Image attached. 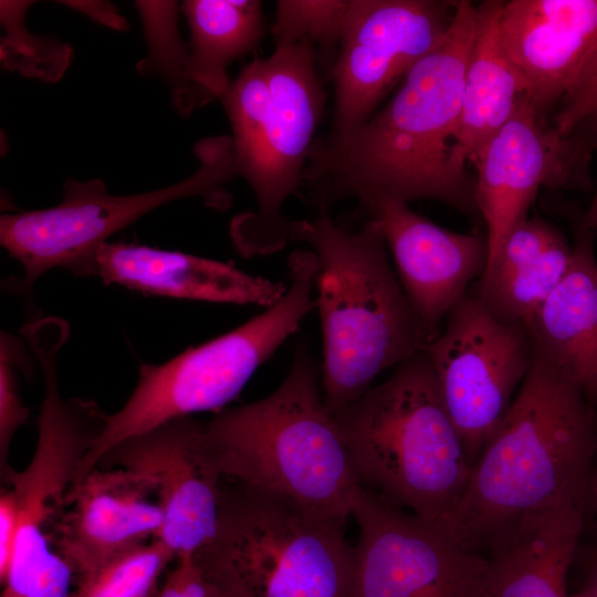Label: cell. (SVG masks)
<instances>
[{"mask_svg": "<svg viewBox=\"0 0 597 597\" xmlns=\"http://www.w3.org/2000/svg\"><path fill=\"white\" fill-rule=\"evenodd\" d=\"M593 153L577 137L545 126L530 100H522L512 117L471 160L476 169L475 196L486 227L489 260L507 232L528 217L541 188H591Z\"/></svg>", "mask_w": 597, "mask_h": 597, "instance_id": "5bb4252c", "label": "cell"}, {"mask_svg": "<svg viewBox=\"0 0 597 597\" xmlns=\"http://www.w3.org/2000/svg\"><path fill=\"white\" fill-rule=\"evenodd\" d=\"M348 6L349 0L277 1L272 28L275 46L310 42L322 60L334 64Z\"/></svg>", "mask_w": 597, "mask_h": 597, "instance_id": "83f0119b", "label": "cell"}, {"mask_svg": "<svg viewBox=\"0 0 597 597\" xmlns=\"http://www.w3.org/2000/svg\"><path fill=\"white\" fill-rule=\"evenodd\" d=\"M500 36L544 119L597 49V0L503 1Z\"/></svg>", "mask_w": 597, "mask_h": 597, "instance_id": "ac0fdd59", "label": "cell"}, {"mask_svg": "<svg viewBox=\"0 0 597 597\" xmlns=\"http://www.w3.org/2000/svg\"><path fill=\"white\" fill-rule=\"evenodd\" d=\"M595 459H596L595 494H596V500H597V443H596Z\"/></svg>", "mask_w": 597, "mask_h": 597, "instance_id": "e575fe53", "label": "cell"}, {"mask_svg": "<svg viewBox=\"0 0 597 597\" xmlns=\"http://www.w3.org/2000/svg\"><path fill=\"white\" fill-rule=\"evenodd\" d=\"M290 240L308 244L317 258L321 388L335 413L365 394L380 373L425 349L426 342L373 218L350 230L321 208L314 219L291 220Z\"/></svg>", "mask_w": 597, "mask_h": 597, "instance_id": "277c9868", "label": "cell"}, {"mask_svg": "<svg viewBox=\"0 0 597 597\" xmlns=\"http://www.w3.org/2000/svg\"><path fill=\"white\" fill-rule=\"evenodd\" d=\"M310 42L276 45L247 65L219 98L232 127L234 170L255 209L237 216L230 235L247 258L273 253L290 241L285 201L303 182L325 93Z\"/></svg>", "mask_w": 597, "mask_h": 597, "instance_id": "8992f818", "label": "cell"}, {"mask_svg": "<svg viewBox=\"0 0 597 597\" xmlns=\"http://www.w3.org/2000/svg\"><path fill=\"white\" fill-rule=\"evenodd\" d=\"M289 268L290 285L273 306L163 364L138 367L134 390L119 410L107 416L106 427L83 460L74 485L121 441L178 417L219 412L239 395L254 371L316 308L313 292L318 262L314 252L294 251Z\"/></svg>", "mask_w": 597, "mask_h": 597, "instance_id": "9c48e42d", "label": "cell"}, {"mask_svg": "<svg viewBox=\"0 0 597 597\" xmlns=\"http://www.w3.org/2000/svg\"><path fill=\"white\" fill-rule=\"evenodd\" d=\"M568 597H597V558L584 586Z\"/></svg>", "mask_w": 597, "mask_h": 597, "instance_id": "d6a6232c", "label": "cell"}, {"mask_svg": "<svg viewBox=\"0 0 597 597\" xmlns=\"http://www.w3.org/2000/svg\"><path fill=\"white\" fill-rule=\"evenodd\" d=\"M205 431L223 478L327 521L345 525L352 515L364 485L324 402L321 367L305 342L273 392L216 412Z\"/></svg>", "mask_w": 597, "mask_h": 597, "instance_id": "3957f363", "label": "cell"}, {"mask_svg": "<svg viewBox=\"0 0 597 597\" xmlns=\"http://www.w3.org/2000/svg\"><path fill=\"white\" fill-rule=\"evenodd\" d=\"M596 443L594 407L533 349L527 375L444 528L464 547L490 554L536 519L585 505Z\"/></svg>", "mask_w": 597, "mask_h": 597, "instance_id": "7a4b0ae2", "label": "cell"}, {"mask_svg": "<svg viewBox=\"0 0 597 597\" xmlns=\"http://www.w3.org/2000/svg\"><path fill=\"white\" fill-rule=\"evenodd\" d=\"M64 3L109 28L121 31L128 29L127 21L112 3L101 1H64Z\"/></svg>", "mask_w": 597, "mask_h": 597, "instance_id": "1f68e13d", "label": "cell"}, {"mask_svg": "<svg viewBox=\"0 0 597 597\" xmlns=\"http://www.w3.org/2000/svg\"><path fill=\"white\" fill-rule=\"evenodd\" d=\"M200 161L188 178L165 188L135 195H111L102 180L65 179L55 207L6 213L0 218V243L22 266V275L6 282L8 291L30 298L36 280L54 268L88 276L93 254L107 238L149 211L188 197H199L224 210L231 196L223 185L235 176L231 136L196 144Z\"/></svg>", "mask_w": 597, "mask_h": 597, "instance_id": "30bf717a", "label": "cell"}, {"mask_svg": "<svg viewBox=\"0 0 597 597\" xmlns=\"http://www.w3.org/2000/svg\"><path fill=\"white\" fill-rule=\"evenodd\" d=\"M425 352L472 469L530 369L527 328L496 318L471 286Z\"/></svg>", "mask_w": 597, "mask_h": 597, "instance_id": "8fae6325", "label": "cell"}, {"mask_svg": "<svg viewBox=\"0 0 597 597\" xmlns=\"http://www.w3.org/2000/svg\"><path fill=\"white\" fill-rule=\"evenodd\" d=\"M572 256L564 234L545 249L503 252L472 289L496 318L525 324L561 283Z\"/></svg>", "mask_w": 597, "mask_h": 597, "instance_id": "cb8c5ba5", "label": "cell"}, {"mask_svg": "<svg viewBox=\"0 0 597 597\" xmlns=\"http://www.w3.org/2000/svg\"><path fill=\"white\" fill-rule=\"evenodd\" d=\"M53 533L75 577L158 538L164 510L155 484L123 468H95L73 486Z\"/></svg>", "mask_w": 597, "mask_h": 597, "instance_id": "e0dca14e", "label": "cell"}, {"mask_svg": "<svg viewBox=\"0 0 597 597\" xmlns=\"http://www.w3.org/2000/svg\"><path fill=\"white\" fill-rule=\"evenodd\" d=\"M458 1L349 0L332 67L329 139L358 130L377 105L448 32Z\"/></svg>", "mask_w": 597, "mask_h": 597, "instance_id": "4fadbf2b", "label": "cell"}, {"mask_svg": "<svg viewBox=\"0 0 597 597\" xmlns=\"http://www.w3.org/2000/svg\"><path fill=\"white\" fill-rule=\"evenodd\" d=\"M476 20V4L459 0L442 41L380 111L348 137L313 142L303 181L321 208L349 197L428 199L480 217L475 179L451 157Z\"/></svg>", "mask_w": 597, "mask_h": 597, "instance_id": "6da1fadb", "label": "cell"}, {"mask_svg": "<svg viewBox=\"0 0 597 597\" xmlns=\"http://www.w3.org/2000/svg\"><path fill=\"white\" fill-rule=\"evenodd\" d=\"M148 43V54L137 64L143 74H161L180 114L195 109L189 82V51L177 27V2L136 1Z\"/></svg>", "mask_w": 597, "mask_h": 597, "instance_id": "484cf974", "label": "cell"}, {"mask_svg": "<svg viewBox=\"0 0 597 597\" xmlns=\"http://www.w3.org/2000/svg\"><path fill=\"white\" fill-rule=\"evenodd\" d=\"M90 275L147 294L180 300L271 307L287 287L229 263L185 252L109 243L93 254Z\"/></svg>", "mask_w": 597, "mask_h": 597, "instance_id": "d6986e66", "label": "cell"}, {"mask_svg": "<svg viewBox=\"0 0 597 597\" xmlns=\"http://www.w3.org/2000/svg\"><path fill=\"white\" fill-rule=\"evenodd\" d=\"M22 335L40 364L44 395L29 464L22 471L9 467L1 473L13 491L19 514L14 554L1 597H71L76 577L56 552L53 533L80 467L104 431L108 413L92 399L61 394L57 357L70 335L66 322L44 317L27 325Z\"/></svg>", "mask_w": 597, "mask_h": 597, "instance_id": "ba28073f", "label": "cell"}, {"mask_svg": "<svg viewBox=\"0 0 597 597\" xmlns=\"http://www.w3.org/2000/svg\"><path fill=\"white\" fill-rule=\"evenodd\" d=\"M19 338L1 333L0 339V470L9 468L8 454L12 439L20 426L29 418L19 390L20 373L32 371L30 357Z\"/></svg>", "mask_w": 597, "mask_h": 597, "instance_id": "f1b7e54d", "label": "cell"}, {"mask_svg": "<svg viewBox=\"0 0 597 597\" xmlns=\"http://www.w3.org/2000/svg\"><path fill=\"white\" fill-rule=\"evenodd\" d=\"M579 228L588 231L597 230V190L590 206L583 216Z\"/></svg>", "mask_w": 597, "mask_h": 597, "instance_id": "836d02e7", "label": "cell"}, {"mask_svg": "<svg viewBox=\"0 0 597 597\" xmlns=\"http://www.w3.org/2000/svg\"><path fill=\"white\" fill-rule=\"evenodd\" d=\"M584 509L572 504L554 510L492 551L480 597H568L567 575Z\"/></svg>", "mask_w": 597, "mask_h": 597, "instance_id": "44dd1931", "label": "cell"}, {"mask_svg": "<svg viewBox=\"0 0 597 597\" xmlns=\"http://www.w3.org/2000/svg\"><path fill=\"white\" fill-rule=\"evenodd\" d=\"M352 515L354 597H480L488 556L364 486Z\"/></svg>", "mask_w": 597, "mask_h": 597, "instance_id": "7c38bea8", "label": "cell"}, {"mask_svg": "<svg viewBox=\"0 0 597 597\" xmlns=\"http://www.w3.org/2000/svg\"><path fill=\"white\" fill-rule=\"evenodd\" d=\"M172 562L170 549L153 540L77 577L71 597H155Z\"/></svg>", "mask_w": 597, "mask_h": 597, "instance_id": "d4e9b609", "label": "cell"}, {"mask_svg": "<svg viewBox=\"0 0 597 597\" xmlns=\"http://www.w3.org/2000/svg\"><path fill=\"white\" fill-rule=\"evenodd\" d=\"M206 423L178 417L109 449L96 468H123L149 479L164 510L159 540L176 561L195 556L213 537L223 475L209 448Z\"/></svg>", "mask_w": 597, "mask_h": 597, "instance_id": "9a60e30c", "label": "cell"}, {"mask_svg": "<svg viewBox=\"0 0 597 597\" xmlns=\"http://www.w3.org/2000/svg\"><path fill=\"white\" fill-rule=\"evenodd\" d=\"M363 485L444 527L471 474L425 349L332 413Z\"/></svg>", "mask_w": 597, "mask_h": 597, "instance_id": "5b68a950", "label": "cell"}, {"mask_svg": "<svg viewBox=\"0 0 597 597\" xmlns=\"http://www.w3.org/2000/svg\"><path fill=\"white\" fill-rule=\"evenodd\" d=\"M31 4V1L0 2L1 24L6 30L1 38L0 60L6 69L55 82L69 67L73 50L66 43L27 30L23 19Z\"/></svg>", "mask_w": 597, "mask_h": 597, "instance_id": "4316f807", "label": "cell"}, {"mask_svg": "<svg viewBox=\"0 0 597 597\" xmlns=\"http://www.w3.org/2000/svg\"><path fill=\"white\" fill-rule=\"evenodd\" d=\"M594 231L579 228L569 269L524 324L533 349L597 405V260Z\"/></svg>", "mask_w": 597, "mask_h": 597, "instance_id": "ffe728a7", "label": "cell"}, {"mask_svg": "<svg viewBox=\"0 0 597 597\" xmlns=\"http://www.w3.org/2000/svg\"><path fill=\"white\" fill-rule=\"evenodd\" d=\"M193 557L223 597H354L344 524L226 478L216 533Z\"/></svg>", "mask_w": 597, "mask_h": 597, "instance_id": "52a82bcc", "label": "cell"}, {"mask_svg": "<svg viewBox=\"0 0 597 597\" xmlns=\"http://www.w3.org/2000/svg\"><path fill=\"white\" fill-rule=\"evenodd\" d=\"M364 205L384 233L427 345L440 332L449 311L483 274L489 260L486 235L479 230H448L402 200L379 197Z\"/></svg>", "mask_w": 597, "mask_h": 597, "instance_id": "2e32d148", "label": "cell"}, {"mask_svg": "<svg viewBox=\"0 0 597 597\" xmlns=\"http://www.w3.org/2000/svg\"><path fill=\"white\" fill-rule=\"evenodd\" d=\"M182 10L190 31L189 82L196 109L226 92L231 82L227 69L259 44L264 18L256 0H188Z\"/></svg>", "mask_w": 597, "mask_h": 597, "instance_id": "603a6c76", "label": "cell"}, {"mask_svg": "<svg viewBox=\"0 0 597 597\" xmlns=\"http://www.w3.org/2000/svg\"><path fill=\"white\" fill-rule=\"evenodd\" d=\"M502 4L500 0L476 4V31L464 74L459 124L451 150L453 165L460 170H467V164L527 97L525 85L501 41Z\"/></svg>", "mask_w": 597, "mask_h": 597, "instance_id": "7402d4cb", "label": "cell"}, {"mask_svg": "<svg viewBox=\"0 0 597 597\" xmlns=\"http://www.w3.org/2000/svg\"><path fill=\"white\" fill-rule=\"evenodd\" d=\"M19 528L17 501L10 486L0 492V582L4 583L9 573Z\"/></svg>", "mask_w": 597, "mask_h": 597, "instance_id": "4dcf8cb0", "label": "cell"}, {"mask_svg": "<svg viewBox=\"0 0 597 597\" xmlns=\"http://www.w3.org/2000/svg\"><path fill=\"white\" fill-rule=\"evenodd\" d=\"M563 101V106L554 117V128L564 136L577 137L595 151L597 149V49Z\"/></svg>", "mask_w": 597, "mask_h": 597, "instance_id": "f546056e", "label": "cell"}]
</instances>
